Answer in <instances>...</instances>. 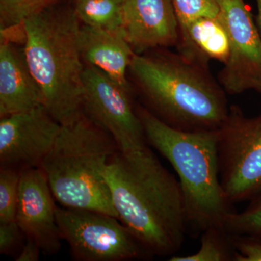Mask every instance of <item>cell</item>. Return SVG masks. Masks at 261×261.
<instances>
[{
    "instance_id": "obj_1",
    "label": "cell",
    "mask_w": 261,
    "mask_h": 261,
    "mask_svg": "<svg viewBox=\"0 0 261 261\" xmlns=\"http://www.w3.org/2000/svg\"><path fill=\"white\" fill-rule=\"evenodd\" d=\"M105 178L118 219L149 255H175L188 228L181 186L148 146L117 151Z\"/></svg>"
},
{
    "instance_id": "obj_2",
    "label": "cell",
    "mask_w": 261,
    "mask_h": 261,
    "mask_svg": "<svg viewBox=\"0 0 261 261\" xmlns=\"http://www.w3.org/2000/svg\"><path fill=\"white\" fill-rule=\"evenodd\" d=\"M147 108L183 132L218 130L227 116L226 92L209 67L167 47L135 54L128 68Z\"/></svg>"
},
{
    "instance_id": "obj_3",
    "label": "cell",
    "mask_w": 261,
    "mask_h": 261,
    "mask_svg": "<svg viewBox=\"0 0 261 261\" xmlns=\"http://www.w3.org/2000/svg\"><path fill=\"white\" fill-rule=\"evenodd\" d=\"M81 22L62 1L24 21L23 50L42 89L44 107L62 126L83 116L85 64L79 44Z\"/></svg>"
},
{
    "instance_id": "obj_4",
    "label": "cell",
    "mask_w": 261,
    "mask_h": 261,
    "mask_svg": "<svg viewBox=\"0 0 261 261\" xmlns=\"http://www.w3.org/2000/svg\"><path fill=\"white\" fill-rule=\"evenodd\" d=\"M136 111L147 142L178 174L188 228L194 233L225 228L235 211L220 181L218 130L183 132L168 126L146 108L138 106Z\"/></svg>"
},
{
    "instance_id": "obj_5",
    "label": "cell",
    "mask_w": 261,
    "mask_h": 261,
    "mask_svg": "<svg viewBox=\"0 0 261 261\" xmlns=\"http://www.w3.org/2000/svg\"><path fill=\"white\" fill-rule=\"evenodd\" d=\"M118 150L111 136L84 114L62 126L40 166L53 197L63 207L97 211L118 219L105 178L106 166Z\"/></svg>"
},
{
    "instance_id": "obj_6",
    "label": "cell",
    "mask_w": 261,
    "mask_h": 261,
    "mask_svg": "<svg viewBox=\"0 0 261 261\" xmlns=\"http://www.w3.org/2000/svg\"><path fill=\"white\" fill-rule=\"evenodd\" d=\"M221 186L231 203L251 200L261 192V114L247 117L230 106L218 129Z\"/></svg>"
},
{
    "instance_id": "obj_7",
    "label": "cell",
    "mask_w": 261,
    "mask_h": 261,
    "mask_svg": "<svg viewBox=\"0 0 261 261\" xmlns=\"http://www.w3.org/2000/svg\"><path fill=\"white\" fill-rule=\"evenodd\" d=\"M56 219L76 260L121 261L149 255L129 229L110 215L63 207H57Z\"/></svg>"
},
{
    "instance_id": "obj_8",
    "label": "cell",
    "mask_w": 261,
    "mask_h": 261,
    "mask_svg": "<svg viewBox=\"0 0 261 261\" xmlns=\"http://www.w3.org/2000/svg\"><path fill=\"white\" fill-rule=\"evenodd\" d=\"M83 112L115 141L118 150H135L147 146L145 130L130 92L94 67L85 65L83 73Z\"/></svg>"
},
{
    "instance_id": "obj_9",
    "label": "cell",
    "mask_w": 261,
    "mask_h": 261,
    "mask_svg": "<svg viewBox=\"0 0 261 261\" xmlns=\"http://www.w3.org/2000/svg\"><path fill=\"white\" fill-rule=\"evenodd\" d=\"M219 18L229 37L228 59L218 75L226 94L261 93V37L244 0H219Z\"/></svg>"
},
{
    "instance_id": "obj_10",
    "label": "cell",
    "mask_w": 261,
    "mask_h": 261,
    "mask_svg": "<svg viewBox=\"0 0 261 261\" xmlns=\"http://www.w3.org/2000/svg\"><path fill=\"white\" fill-rule=\"evenodd\" d=\"M62 125L44 106L0 120V165L22 171L40 167Z\"/></svg>"
},
{
    "instance_id": "obj_11",
    "label": "cell",
    "mask_w": 261,
    "mask_h": 261,
    "mask_svg": "<svg viewBox=\"0 0 261 261\" xmlns=\"http://www.w3.org/2000/svg\"><path fill=\"white\" fill-rule=\"evenodd\" d=\"M47 176L41 167L21 171L16 221L27 238L32 239L48 255L61 247L56 208Z\"/></svg>"
},
{
    "instance_id": "obj_12",
    "label": "cell",
    "mask_w": 261,
    "mask_h": 261,
    "mask_svg": "<svg viewBox=\"0 0 261 261\" xmlns=\"http://www.w3.org/2000/svg\"><path fill=\"white\" fill-rule=\"evenodd\" d=\"M122 29L135 54L176 47L179 27L173 0H124Z\"/></svg>"
},
{
    "instance_id": "obj_13",
    "label": "cell",
    "mask_w": 261,
    "mask_h": 261,
    "mask_svg": "<svg viewBox=\"0 0 261 261\" xmlns=\"http://www.w3.org/2000/svg\"><path fill=\"white\" fill-rule=\"evenodd\" d=\"M44 106V95L25 59L23 47L1 37L0 118Z\"/></svg>"
},
{
    "instance_id": "obj_14",
    "label": "cell",
    "mask_w": 261,
    "mask_h": 261,
    "mask_svg": "<svg viewBox=\"0 0 261 261\" xmlns=\"http://www.w3.org/2000/svg\"><path fill=\"white\" fill-rule=\"evenodd\" d=\"M79 44L84 64L101 70L132 93L127 72L135 53L123 32H110L82 24Z\"/></svg>"
},
{
    "instance_id": "obj_15",
    "label": "cell",
    "mask_w": 261,
    "mask_h": 261,
    "mask_svg": "<svg viewBox=\"0 0 261 261\" xmlns=\"http://www.w3.org/2000/svg\"><path fill=\"white\" fill-rule=\"evenodd\" d=\"M124 0H75V11L81 23L94 28L123 32Z\"/></svg>"
},
{
    "instance_id": "obj_16",
    "label": "cell",
    "mask_w": 261,
    "mask_h": 261,
    "mask_svg": "<svg viewBox=\"0 0 261 261\" xmlns=\"http://www.w3.org/2000/svg\"><path fill=\"white\" fill-rule=\"evenodd\" d=\"M235 250L230 234L222 228H211L202 233L198 251L186 256L173 255L170 261L234 260Z\"/></svg>"
},
{
    "instance_id": "obj_17",
    "label": "cell",
    "mask_w": 261,
    "mask_h": 261,
    "mask_svg": "<svg viewBox=\"0 0 261 261\" xmlns=\"http://www.w3.org/2000/svg\"><path fill=\"white\" fill-rule=\"evenodd\" d=\"M62 0H0V32L22 27L24 21Z\"/></svg>"
},
{
    "instance_id": "obj_18",
    "label": "cell",
    "mask_w": 261,
    "mask_h": 261,
    "mask_svg": "<svg viewBox=\"0 0 261 261\" xmlns=\"http://www.w3.org/2000/svg\"><path fill=\"white\" fill-rule=\"evenodd\" d=\"M173 3L179 27L178 42L186 35L189 25L197 19L219 18V0H173Z\"/></svg>"
},
{
    "instance_id": "obj_19",
    "label": "cell",
    "mask_w": 261,
    "mask_h": 261,
    "mask_svg": "<svg viewBox=\"0 0 261 261\" xmlns=\"http://www.w3.org/2000/svg\"><path fill=\"white\" fill-rule=\"evenodd\" d=\"M225 230L229 234L248 235L261 240V192L251 199L245 210L230 215Z\"/></svg>"
},
{
    "instance_id": "obj_20",
    "label": "cell",
    "mask_w": 261,
    "mask_h": 261,
    "mask_svg": "<svg viewBox=\"0 0 261 261\" xmlns=\"http://www.w3.org/2000/svg\"><path fill=\"white\" fill-rule=\"evenodd\" d=\"M20 173L14 168L0 169V223L16 220Z\"/></svg>"
},
{
    "instance_id": "obj_21",
    "label": "cell",
    "mask_w": 261,
    "mask_h": 261,
    "mask_svg": "<svg viewBox=\"0 0 261 261\" xmlns=\"http://www.w3.org/2000/svg\"><path fill=\"white\" fill-rule=\"evenodd\" d=\"M234 260L261 261V240L248 235L230 234Z\"/></svg>"
},
{
    "instance_id": "obj_22",
    "label": "cell",
    "mask_w": 261,
    "mask_h": 261,
    "mask_svg": "<svg viewBox=\"0 0 261 261\" xmlns=\"http://www.w3.org/2000/svg\"><path fill=\"white\" fill-rule=\"evenodd\" d=\"M23 231L16 220L0 223V253L9 255L20 244Z\"/></svg>"
},
{
    "instance_id": "obj_23",
    "label": "cell",
    "mask_w": 261,
    "mask_h": 261,
    "mask_svg": "<svg viewBox=\"0 0 261 261\" xmlns=\"http://www.w3.org/2000/svg\"><path fill=\"white\" fill-rule=\"evenodd\" d=\"M40 247L35 241L30 238H27V243L24 245L21 252L16 257L17 261H37L39 260L40 254Z\"/></svg>"
},
{
    "instance_id": "obj_24",
    "label": "cell",
    "mask_w": 261,
    "mask_h": 261,
    "mask_svg": "<svg viewBox=\"0 0 261 261\" xmlns=\"http://www.w3.org/2000/svg\"><path fill=\"white\" fill-rule=\"evenodd\" d=\"M257 4V13L255 17V23L261 37V0H255Z\"/></svg>"
},
{
    "instance_id": "obj_25",
    "label": "cell",
    "mask_w": 261,
    "mask_h": 261,
    "mask_svg": "<svg viewBox=\"0 0 261 261\" xmlns=\"http://www.w3.org/2000/svg\"><path fill=\"white\" fill-rule=\"evenodd\" d=\"M75 1V0H74V2Z\"/></svg>"
}]
</instances>
